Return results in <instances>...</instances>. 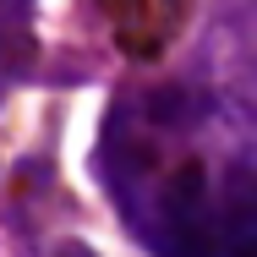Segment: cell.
Returning <instances> with one entry per match:
<instances>
[{"instance_id":"7a4b0ae2","label":"cell","mask_w":257,"mask_h":257,"mask_svg":"<svg viewBox=\"0 0 257 257\" xmlns=\"http://www.w3.org/2000/svg\"><path fill=\"white\" fill-rule=\"evenodd\" d=\"M60 257H93V252H82V246H66V252H60Z\"/></svg>"},{"instance_id":"6da1fadb","label":"cell","mask_w":257,"mask_h":257,"mask_svg":"<svg viewBox=\"0 0 257 257\" xmlns=\"http://www.w3.org/2000/svg\"><path fill=\"white\" fill-rule=\"evenodd\" d=\"M164 257H257V175L181 170L154 208Z\"/></svg>"}]
</instances>
